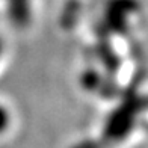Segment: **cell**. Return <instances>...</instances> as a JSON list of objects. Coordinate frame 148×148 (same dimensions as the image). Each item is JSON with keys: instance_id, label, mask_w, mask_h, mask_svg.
<instances>
[{"instance_id": "1", "label": "cell", "mask_w": 148, "mask_h": 148, "mask_svg": "<svg viewBox=\"0 0 148 148\" xmlns=\"http://www.w3.org/2000/svg\"><path fill=\"white\" fill-rule=\"evenodd\" d=\"M136 109L132 107H118L107 119V124L104 127V138L107 140H119L124 138V134L132 129V123L134 119Z\"/></svg>"}, {"instance_id": "2", "label": "cell", "mask_w": 148, "mask_h": 148, "mask_svg": "<svg viewBox=\"0 0 148 148\" xmlns=\"http://www.w3.org/2000/svg\"><path fill=\"white\" fill-rule=\"evenodd\" d=\"M82 82H83V86L86 89H98V86H100L98 73L94 70H88L86 73H83Z\"/></svg>"}, {"instance_id": "3", "label": "cell", "mask_w": 148, "mask_h": 148, "mask_svg": "<svg viewBox=\"0 0 148 148\" xmlns=\"http://www.w3.org/2000/svg\"><path fill=\"white\" fill-rule=\"evenodd\" d=\"M9 124V113L3 106H0V133H2Z\"/></svg>"}, {"instance_id": "4", "label": "cell", "mask_w": 148, "mask_h": 148, "mask_svg": "<svg viewBox=\"0 0 148 148\" xmlns=\"http://www.w3.org/2000/svg\"><path fill=\"white\" fill-rule=\"evenodd\" d=\"M74 148H98L97 140H83V142L77 144Z\"/></svg>"}, {"instance_id": "5", "label": "cell", "mask_w": 148, "mask_h": 148, "mask_svg": "<svg viewBox=\"0 0 148 148\" xmlns=\"http://www.w3.org/2000/svg\"><path fill=\"white\" fill-rule=\"evenodd\" d=\"M0 55H2V41H0Z\"/></svg>"}]
</instances>
